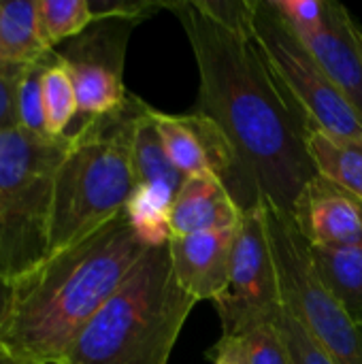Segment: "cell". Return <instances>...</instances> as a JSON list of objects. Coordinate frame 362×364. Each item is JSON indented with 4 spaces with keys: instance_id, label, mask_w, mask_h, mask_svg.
Instances as JSON below:
<instances>
[{
    "instance_id": "obj_1",
    "label": "cell",
    "mask_w": 362,
    "mask_h": 364,
    "mask_svg": "<svg viewBox=\"0 0 362 364\" xmlns=\"http://www.w3.org/2000/svg\"><path fill=\"white\" fill-rule=\"evenodd\" d=\"M179 19L198 68L194 113L211 119L237 158L230 192L243 213L271 207L292 215L303 188L318 175L307 151L314 130L273 75L245 23L213 19L198 0L164 2ZM252 17V13H250Z\"/></svg>"
},
{
    "instance_id": "obj_2",
    "label": "cell",
    "mask_w": 362,
    "mask_h": 364,
    "mask_svg": "<svg viewBox=\"0 0 362 364\" xmlns=\"http://www.w3.org/2000/svg\"><path fill=\"white\" fill-rule=\"evenodd\" d=\"M147 250L124 211L83 241L47 254L9 282L2 352L21 364L64 363L75 339Z\"/></svg>"
},
{
    "instance_id": "obj_3",
    "label": "cell",
    "mask_w": 362,
    "mask_h": 364,
    "mask_svg": "<svg viewBox=\"0 0 362 364\" xmlns=\"http://www.w3.org/2000/svg\"><path fill=\"white\" fill-rule=\"evenodd\" d=\"M143 107L145 100L130 94L119 111L68 132L53 177L47 254L83 241L126 211L137 186L132 139Z\"/></svg>"
},
{
    "instance_id": "obj_4",
    "label": "cell",
    "mask_w": 362,
    "mask_h": 364,
    "mask_svg": "<svg viewBox=\"0 0 362 364\" xmlns=\"http://www.w3.org/2000/svg\"><path fill=\"white\" fill-rule=\"evenodd\" d=\"M194 305L173 275L169 243L149 247L62 364H169Z\"/></svg>"
},
{
    "instance_id": "obj_5",
    "label": "cell",
    "mask_w": 362,
    "mask_h": 364,
    "mask_svg": "<svg viewBox=\"0 0 362 364\" xmlns=\"http://www.w3.org/2000/svg\"><path fill=\"white\" fill-rule=\"evenodd\" d=\"M66 145L68 134H0V275L9 282L47 256L53 177Z\"/></svg>"
},
{
    "instance_id": "obj_6",
    "label": "cell",
    "mask_w": 362,
    "mask_h": 364,
    "mask_svg": "<svg viewBox=\"0 0 362 364\" xmlns=\"http://www.w3.org/2000/svg\"><path fill=\"white\" fill-rule=\"evenodd\" d=\"M265 218L286 309L299 318L333 363L362 364V326L318 279L294 220L271 207H265Z\"/></svg>"
},
{
    "instance_id": "obj_7",
    "label": "cell",
    "mask_w": 362,
    "mask_h": 364,
    "mask_svg": "<svg viewBox=\"0 0 362 364\" xmlns=\"http://www.w3.org/2000/svg\"><path fill=\"white\" fill-rule=\"evenodd\" d=\"M250 28L273 75L312 128L335 136H362L361 113L269 0H252Z\"/></svg>"
},
{
    "instance_id": "obj_8",
    "label": "cell",
    "mask_w": 362,
    "mask_h": 364,
    "mask_svg": "<svg viewBox=\"0 0 362 364\" xmlns=\"http://www.w3.org/2000/svg\"><path fill=\"white\" fill-rule=\"evenodd\" d=\"M213 305L220 316L222 337L241 335L280 320L284 299L269 243L265 207L241 215L228 282Z\"/></svg>"
},
{
    "instance_id": "obj_9",
    "label": "cell",
    "mask_w": 362,
    "mask_h": 364,
    "mask_svg": "<svg viewBox=\"0 0 362 364\" xmlns=\"http://www.w3.org/2000/svg\"><path fill=\"white\" fill-rule=\"evenodd\" d=\"M134 28L132 21L100 19L66 41L62 51H53L73 81L81 124L111 115L128 102L124 58Z\"/></svg>"
},
{
    "instance_id": "obj_10",
    "label": "cell",
    "mask_w": 362,
    "mask_h": 364,
    "mask_svg": "<svg viewBox=\"0 0 362 364\" xmlns=\"http://www.w3.org/2000/svg\"><path fill=\"white\" fill-rule=\"evenodd\" d=\"M154 122L162 136L171 164L183 175H209L224 183L228 194L237 183V158L222 130L207 117L188 113H162L154 109Z\"/></svg>"
},
{
    "instance_id": "obj_11",
    "label": "cell",
    "mask_w": 362,
    "mask_h": 364,
    "mask_svg": "<svg viewBox=\"0 0 362 364\" xmlns=\"http://www.w3.org/2000/svg\"><path fill=\"white\" fill-rule=\"evenodd\" d=\"M290 218L309 247H339L362 241V203L320 175L303 188Z\"/></svg>"
},
{
    "instance_id": "obj_12",
    "label": "cell",
    "mask_w": 362,
    "mask_h": 364,
    "mask_svg": "<svg viewBox=\"0 0 362 364\" xmlns=\"http://www.w3.org/2000/svg\"><path fill=\"white\" fill-rule=\"evenodd\" d=\"M299 36L362 115V23L341 2L324 0L322 26L316 32Z\"/></svg>"
},
{
    "instance_id": "obj_13",
    "label": "cell",
    "mask_w": 362,
    "mask_h": 364,
    "mask_svg": "<svg viewBox=\"0 0 362 364\" xmlns=\"http://www.w3.org/2000/svg\"><path fill=\"white\" fill-rule=\"evenodd\" d=\"M237 228L209 230L169 241L171 269L181 290L196 303H215L226 288Z\"/></svg>"
},
{
    "instance_id": "obj_14",
    "label": "cell",
    "mask_w": 362,
    "mask_h": 364,
    "mask_svg": "<svg viewBox=\"0 0 362 364\" xmlns=\"http://www.w3.org/2000/svg\"><path fill=\"white\" fill-rule=\"evenodd\" d=\"M241 211L224 183L209 175L186 177L171 207V239L237 228Z\"/></svg>"
},
{
    "instance_id": "obj_15",
    "label": "cell",
    "mask_w": 362,
    "mask_h": 364,
    "mask_svg": "<svg viewBox=\"0 0 362 364\" xmlns=\"http://www.w3.org/2000/svg\"><path fill=\"white\" fill-rule=\"evenodd\" d=\"M309 260L318 279L362 326V241L339 247H309Z\"/></svg>"
},
{
    "instance_id": "obj_16",
    "label": "cell",
    "mask_w": 362,
    "mask_h": 364,
    "mask_svg": "<svg viewBox=\"0 0 362 364\" xmlns=\"http://www.w3.org/2000/svg\"><path fill=\"white\" fill-rule=\"evenodd\" d=\"M49 53L51 49L41 36L38 2L0 0V60L15 66H30Z\"/></svg>"
},
{
    "instance_id": "obj_17",
    "label": "cell",
    "mask_w": 362,
    "mask_h": 364,
    "mask_svg": "<svg viewBox=\"0 0 362 364\" xmlns=\"http://www.w3.org/2000/svg\"><path fill=\"white\" fill-rule=\"evenodd\" d=\"M307 151L320 177L362 203V136H335L314 128L307 136Z\"/></svg>"
},
{
    "instance_id": "obj_18",
    "label": "cell",
    "mask_w": 362,
    "mask_h": 364,
    "mask_svg": "<svg viewBox=\"0 0 362 364\" xmlns=\"http://www.w3.org/2000/svg\"><path fill=\"white\" fill-rule=\"evenodd\" d=\"M132 168H134V181L137 186H154L162 188L171 194H177V190L183 183V175L171 164L162 136L154 122V107L145 102L137 126H134V139H132ZM134 186V188H137Z\"/></svg>"
},
{
    "instance_id": "obj_19",
    "label": "cell",
    "mask_w": 362,
    "mask_h": 364,
    "mask_svg": "<svg viewBox=\"0 0 362 364\" xmlns=\"http://www.w3.org/2000/svg\"><path fill=\"white\" fill-rule=\"evenodd\" d=\"M211 364H290L288 348L277 322L241 335L220 337L207 354Z\"/></svg>"
},
{
    "instance_id": "obj_20",
    "label": "cell",
    "mask_w": 362,
    "mask_h": 364,
    "mask_svg": "<svg viewBox=\"0 0 362 364\" xmlns=\"http://www.w3.org/2000/svg\"><path fill=\"white\" fill-rule=\"evenodd\" d=\"M175 194L154 188V186H137L128 205L126 218L134 230V235L147 247H160L171 241V207Z\"/></svg>"
},
{
    "instance_id": "obj_21",
    "label": "cell",
    "mask_w": 362,
    "mask_h": 364,
    "mask_svg": "<svg viewBox=\"0 0 362 364\" xmlns=\"http://www.w3.org/2000/svg\"><path fill=\"white\" fill-rule=\"evenodd\" d=\"M43 109H45V128L51 139H62L68 134L73 119L79 113L77 96L68 73L51 53L49 64L43 73Z\"/></svg>"
},
{
    "instance_id": "obj_22",
    "label": "cell",
    "mask_w": 362,
    "mask_h": 364,
    "mask_svg": "<svg viewBox=\"0 0 362 364\" xmlns=\"http://www.w3.org/2000/svg\"><path fill=\"white\" fill-rule=\"evenodd\" d=\"M38 26L45 45L55 51L58 45L79 36L94 23L90 0H36Z\"/></svg>"
},
{
    "instance_id": "obj_23",
    "label": "cell",
    "mask_w": 362,
    "mask_h": 364,
    "mask_svg": "<svg viewBox=\"0 0 362 364\" xmlns=\"http://www.w3.org/2000/svg\"><path fill=\"white\" fill-rule=\"evenodd\" d=\"M51 53L45 60L26 66V70L19 79V90H17L19 128L30 134H36V136H49L47 128H45V109H43V73L49 64Z\"/></svg>"
},
{
    "instance_id": "obj_24",
    "label": "cell",
    "mask_w": 362,
    "mask_h": 364,
    "mask_svg": "<svg viewBox=\"0 0 362 364\" xmlns=\"http://www.w3.org/2000/svg\"><path fill=\"white\" fill-rule=\"evenodd\" d=\"M277 326L288 348L290 364H335L333 358L320 348V343L307 333V328L299 322V318L286 309V305L277 320Z\"/></svg>"
},
{
    "instance_id": "obj_25",
    "label": "cell",
    "mask_w": 362,
    "mask_h": 364,
    "mask_svg": "<svg viewBox=\"0 0 362 364\" xmlns=\"http://www.w3.org/2000/svg\"><path fill=\"white\" fill-rule=\"evenodd\" d=\"M282 19L297 32H316L324 21V0H269Z\"/></svg>"
},
{
    "instance_id": "obj_26",
    "label": "cell",
    "mask_w": 362,
    "mask_h": 364,
    "mask_svg": "<svg viewBox=\"0 0 362 364\" xmlns=\"http://www.w3.org/2000/svg\"><path fill=\"white\" fill-rule=\"evenodd\" d=\"M26 66L0 62V134L19 128L17 117V90Z\"/></svg>"
},
{
    "instance_id": "obj_27",
    "label": "cell",
    "mask_w": 362,
    "mask_h": 364,
    "mask_svg": "<svg viewBox=\"0 0 362 364\" xmlns=\"http://www.w3.org/2000/svg\"><path fill=\"white\" fill-rule=\"evenodd\" d=\"M9 292H11L9 279H4L0 275V328H2V322H4V316H6V307H9ZM0 352H2V348H0Z\"/></svg>"
},
{
    "instance_id": "obj_28",
    "label": "cell",
    "mask_w": 362,
    "mask_h": 364,
    "mask_svg": "<svg viewBox=\"0 0 362 364\" xmlns=\"http://www.w3.org/2000/svg\"><path fill=\"white\" fill-rule=\"evenodd\" d=\"M0 364H21V363H17V360H13L11 356H6L4 352H0Z\"/></svg>"
},
{
    "instance_id": "obj_29",
    "label": "cell",
    "mask_w": 362,
    "mask_h": 364,
    "mask_svg": "<svg viewBox=\"0 0 362 364\" xmlns=\"http://www.w3.org/2000/svg\"><path fill=\"white\" fill-rule=\"evenodd\" d=\"M0 62H2V60H0Z\"/></svg>"
}]
</instances>
